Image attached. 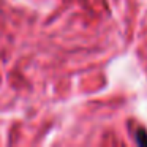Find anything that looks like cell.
Wrapping results in <instances>:
<instances>
[{"label":"cell","mask_w":147,"mask_h":147,"mask_svg":"<svg viewBox=\"0 0 147 147\" xmlns=\"http://www.w3.org/2000/svg\"><path fill=\"white\" fill-rule=\"evenodd\" d=\"M136 142L139 144V146H142V147H147V131L146 130H142V128H139V130L136 131Z\"/></svg>","instance_id":"1"}]
</instances>
